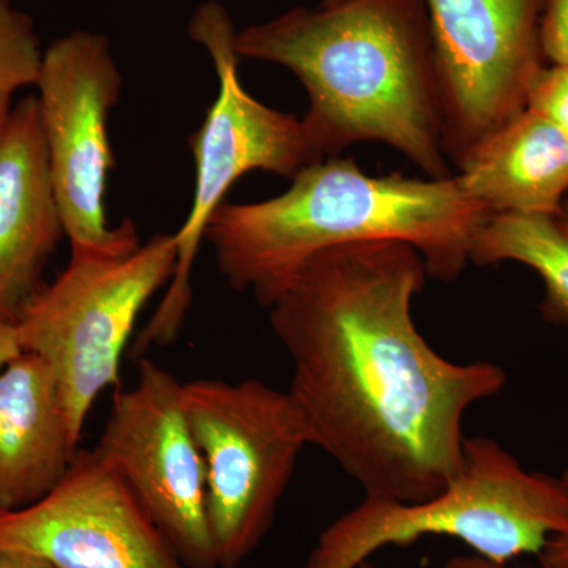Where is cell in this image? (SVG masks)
I'll return each mask as SVG.
<instances>
[{"label": "cell", "mask_w": 568, "mask_h": 568, "mask_svg": "<svg viewBox=\"0 0 568 568\" xmlns=\"http://www.w3.org/2000/svg\"><path fill=\"white\" fill-rule=\"evenodd\" d=\"M428 271L399 241L306 261L267 305L293 362L287 388L320 447L365 496L420 503L463 466L467 410L504 390V368L436 353L413 320Z\"/></svg>", "instance_id": "6da1fadb"}, {"label": "cell", "mask_w": 568, "mask_h": 568, "mask_svg": "<svg viewBox=\"0 0 568 568\" xmlns=\"http://www.w3.org/2000/svg\"><path fill=\"white\" fill-rule=\"evenodd\" d=\"M235 52L301 81L310 99L302 123L321 159L357 142H384L429 179L452 178L425 0L297 7L235 33Z\"/></svg>", "instance_id": "7a4b0ae2"}, {"label": "cell", "mask_w": 568, "mask_h": 568, "mask_svg": "<svg viewBox=\"0 0 568 568\" xmlns=\"http://www.w3.org/2000/svg\"><path fill=\"white\" fill-rule=\"evenodd\" d=\"M491 215L457 175H372L354 160L323 159L298 171L280 196L220 205L204 239L224 282L252 291L267 308L315 254L357 242H406L424 257L429 278L452 282L470 263L474 239Z\"/></svg>", "instance_id": "3957f363"}, {"label": "cell", "mask_w": 568, "mask_h": 568, "mask_svg": "<svg viewBox=\"0 0 568 568\" xmlns=\"http://www.w3.org/2000/svg\"><path fill=\"white\" fill-rule=\"evenodd\" d=\"M568 523L562 478L526 469L495 439L466 437L463 466L443 491L420 503L365 496L317 537L302 568H361L387 547L450 537L474 555L510 564L540 555Z\"/></svg>", "instance_id": "277c9868"}, {"label": "cell", "mask_w": 568, "mask_h": 568, "mask_svg": "<svg viewBox=\"0 0 568 568\" xmlns=\"http://www.w3.org/2000/svg\"><path fill=\"white\" fill-rule=\"evenodd\" d=\"M235 29L222 3L205 2L194 11L190 39L203 44L219 78V93L203 125L190 136L194 159L193 203L175 233L178 263L162 304L138 338L134 353L170 345L181 331L192 305L194 257L209 220L239 179L265 171L293 179L308 164L320 162L304 129L293 114L274 110L245 91L239 78Z\"/></svg>", "instance_id": "5b68a950"}, {"label": "cell", "mask_w": 568, "mask_h": 568, "mask_svg": "<svg viewBox=\"0 0 568 568\" xmlns=\"http://www.w3.org/2000/svg\"><path fill=\"white\" fill-rule=\"evenodd\" d=\"M175 263V234L153 235L125 256H70L65 271L43 284L18 317L22 351L54 373L78 444L95 399L119 383L138 317L173 280Z\"/></svg>", "instance_id": "8992f818"}, {"label": "cell", "mask_w": 568, "mask_h": 568, "mask_svg": "<svg viewBox=\"0 0 568 568\" xmlns=\"http://www.w3.org/2000/svg\"><path fill=\"white\" fill-rule=\"evenodd\" d=\"M182 403L204 462L219 568H239L267 536L302 452L304 418L290 394L260 379L183 383Z\"/></svg>", "instance_id": "52a82bcc"}, {"label": "cell", "mask_w": 568, "mask_h": 568, "mask_svg": "<svg viewBox=\"0 0 568 568\" xmlns=\"http://www.w3.org/2000/svg\"><path fill=\"white\" fill-rule=\"evenodd\" d=\"M37 103L70 256H125L141 245L136 224L111 227L104 207L114 152L108 133L122 73L104 33L74 31L43 51Z\"/></svg>", "instance_id": "ba28073f"}, {"label": "cell", "mask_w": 568, "mask_h": 568, "mask_svg": "<svg viewBox=\"0 0 568 568\" xmlns=\"http://www.w3.org/2000/svg\"><path fill=\"white\" fill-rule=\"evenodd\" d=\"M432 28L440 142L462 166L489 134L526 110L547 63L541 0H425Z\"/></svg>", "instance_id": "9c48e42d"}, {"label": "cell", "mask_w": 568, "mask_h": 568, "mask_svg": "<svg viewBox=\"0 0 568 568\" xmlns=\"http://www.w3.org/2000/svg\"><path fill=\"white\" fill-rule=\"evenodd\" d=\"M138 366L136 384L114 395L92 450L189 568H219L204 462L183 409V383L151 358Z\"/></svg>", "instance_id": "30bf717a"}, {"label": "cell", "mask_w": 568, "mask_h": 568, "mask_svg": "<svg viewBox=\"0 0 568 568\" xmlns=\"http://www.w3.org/2000/svg\"><path fill=\"white\" fill-rule=\"evenodd\" d=\"M0 551L39 556L55 568H189L121 478L82 448L47 496L0 508Z\"/></svg>", "instance_id": "8fae6325"}, {"label": "cell", "mask_w": 568, "mask_h": 568, "mask_svg": "<svg viewBox=\"0 0 568 568\" xmlns=\"http://www.w3.org/2000/svg\"><path fill=\"white\" fill-rule=\"evenodd\" d=\"M65 237L52 185L39 103L14 104L0 132V321L17 324L43 286V272Z\"/></svg>", "instance_id": "7c38bea8"}, {"label": "cell", "mask_w": 568, "mask_h": 568, "mask_svg": "<svg viewBox=\"0 0 568 568\" xmlns=\"http://www.w3.org/2000/svg\"><path fill=\"white\" fill-rule=\"evenodd\" d=\"M78 446L54 373L39 355L21 353L0 373V508L32 506L51 493Z\"/></svg>", "instance_id": "4fadbf2b"}, {"label": "cell", "mask_w": 568, "mask_h": 568, "mask_svg": "<svg viewBox=\"0 0 568 568\" xmlns=\"http://www.w3.org/2000/svg\"><path fill=\"white\" fill-rule=\"evenodd\" d=\"M470 197L496 213L558 216L568 196V138L537 112H519L458 168Z\"/></svg>", "instance_id": "5bb4252c"}, {"label": "cell", "mask_w": 568, "mask_h": 568, "mask_svg": "<svg viewBox=\"0 0 568 568\" xmlns=\"http://www.w3.org/2000/svg\"><path fill=\"white\" fill-rule=\"evenodd\" d=\"M470 263H518L532 268L544 283L541 317L568 327V233L556 216L496 213L478 230Z\"/></svg>", "instance_id": "9a60e30c"}, {"label": "cell", "mask_w": 568, "mask_h": 568, "mask_svg": "<svg viewBox=\"0 0 568 568\" xmlns=\"http://www.w3.org/2000/svg\"><path fill=\"white\" fill-rule=\"evenodd\" d=\"M43 51L32 18L11 0H0V132L18 93L36 88Z\"/></svg>", "instance_id": "2e32d148"}, {"label": "cell", "mask_w": 568, "mask_h": 568, "mask_svg": "<svg viewBox=\"0 0 568 568\" xmlns=\"http://www.w3.org/2000/svg\"><path fill=\"white\" fill-rule=\"evenodd\" d=\"M526 108L547 119L568 138V65L545 63L528 91Z\"/></svg>", "instance_id": "e0dca14e"}, {"label": "cell", "mask_w": 568, "mask_h": 568, "mask_svg": "<svg viewBox=\"0 0 568 568\" xmlns=\"http://www.w3.org/2000/svg\"><path fill=\"white\" fill-rule=\"evenodd\" d=\"M540 47L547 63L568 65V0H541Z\"/></svg>", "instance_id": "ac0fdd59"}, {"label": "cell", "mask_w": 568, "mask_h": 568, "mask_svg": "<svg viewBox=\"0 0 568 568\" xmlns=\"http://www.w3.org/2000/svg\"><path fill=\"white\" fill-rule=\"evenodd\" d=\"M562 480L568 489V469ZM538 564L545 568H568V523L566 528L549 538L548 544L538 555Z\"/></svg>", "instance_id": "d6986e66"}, {"label": "cell", "mask_w": 568, "mask_h": 568, "mask_svg": "<svg viewBox=\"0 0 568 568\" xmlns=\"http://www.w3.org/2000/svg\"><path fill=\"white\" fill-rule=\"evenodd\" d=\"M21 353L24 351H22L20 338H18L17 327L14 324L0 321V373Z\"/></svg>", "instance_id": "ffe728a7"}, {"label": "cell", "mask_w": 568, "mask_h": 568, "mask_svg": "<svg viewBox=\"0 0 568 568\" xmlns=\"http://www.w3.org/2000/svg\"><path fill=\"white\" fill-rule=\"evenodd\" d=\"M0 568H55L51 562L20 551H0Z\"/></svg>", "instance_id": "44dd1931"}, {"label": "cell", "mask_w": 568, "mask_h": 568, "mask_svg": "<svg viewBox=\"0 0 568 568\" xmlns=\"http://www.w3.org/2000/svg\"><path fill=\"white\" fill-rule=\"evenodd\" d=\"M440 568H515L510 567V564H499L493 562V560H488L481 558V556L469 555V556H454L447 560V562L443 564ZM525 568H545L538 564L537 567H525Z\"/></svg>", "instance_id": "7402d4cb"}, {"label": "cell", "mask_w": 568, "mask_h": 568, "mask_svg": "<svg viewBox=\"0 0 568 568\" xmlns=\"http://www.w3.org/2000/svg\"><path fill=\"white\" fill-rule=\"evenodd\" d=\"M556 220H558L560 226L564 227V231L568 233V196L564 200L562 205H560V211L558 216H556Z\"/></svg>", "instance_id": "603a6c76"}, {"label": "cell", "mask_w": 568, "mask_h": 568, "mask_svg": "<svg viewBox=\"0 0 568 568\" xmlns=\"http://www.w3.org/2000/svg\"><path fill=\"white\" fill-rule=\"evenodd\" d=\"M361 568H373L372 566H366V564H364V566H362Z\"/></svg>", "instance_id": "cb8c5ba5"}]
</instances>
